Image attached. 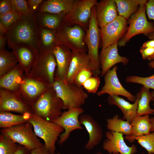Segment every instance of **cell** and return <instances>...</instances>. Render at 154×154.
Instances as JSON below:
<instances>
[{
  "label": "cell",
  "instance_id": "83f0119b",
  "mask_svg": "<svg viewBox=\"0 0 154 154\" xmlns=\"http://www.w3.org/2000/svg\"><path fill=\"white\" fill-rule=\"evenodd\" d=\"M118 15L128 19L138 11L141 5L145 4L146 0H114Z\"/></svg>",
  "mask_w": 154,
  "mask_h": 154
},
{
  "label": "cell",
  "instance_id": "277c9868",
  "mask_svg": "<svg viewBox=\"0 0 154 154\" xmlns=\"http://www.w3.org/2000/svg\"><path fill=\"white\" fill-rule=\"evenodd\" d=\"M29 122L32 125L37 136L43 140L46 149L51 154H55L56 142L60 135L64 132V128L53 122L40 117L32 112Z\"/></svg>",
  "mask_w": 154,
  "mask_h": 154
},
{
  "label": "cell",
  "instance_id": "f35d334b",
  "mask_svg": "<svg viewBox=\"0 0 154 154\" xmlns=\"http://www.w3.org/2000/svg\"><path fill=\"white\" fill-rule=\"evenodd\" d=\"M92 75H94L93 74L91 70L84 69L76 76L73 84L76 86L82 87L84 83Z\"/></svg>",
  "mask_w": 154,
  "mask_h": 154
},
{
  "label": "cell",
  "instance_id": "4316f807",
  "mask_svg": "<svg viewBox=\"0 0 154 154\" xmlns=\"http://www.w3.org/2000/svg\"><path fill=\"white\" fill-rule=\"evenodd\" d=\"M37 40L40 51L52 52L57 44L56 31L45 28L38 27Z\"/></svg>",
  "mask_w": 154,
  "mask_h": 154
},
{
  "label": "cell",
  "instance_id": "d6a6232c",
  "mask_svg": "<svg viewBox=\"0 0 154 154\" xmlns=\"http://www.w3.org/2000/svg\"><path fill=\"white\" fill-rule=\"evenodd\" d=\"M18 64L12 52L6 49L0 50V78L12 70Z\"/></svg>",
  "mask_w": 154,
  "mask_h": 154
},
{
  "label": "cell",
  "instance_id": "6da1fadb",
  "mask_svg": "<svg viewBox=\"0 0 154 154\" xmlns=\"http://www.w3.org/2000/svg\"><path fill=\"white\" fill-rule=\"evenodd\" d=\"M37 31L34 14L21 16L7 31L6 36L8 45H27L38 52L40 50Z\"/></svg>",
  "mask_w": 154,
  "mask_h": 154
},
{
  "label": "cell",
  "instance_id": "816d5d0a",
  "mask_svg": "<svg viewBox=\"0 0 154 154\" xmlns=\"http://www.w3.org/2000/svg\"><path fill=\"white\" fill-rule=\"evenodd\" d=\"M148 65L151 68L154 69V60L150 61Z\"/></svg>",
  "mask_w": 154,
  "mask_h": 154
},
{
  "label": "cell",
  "instance_id": "836d02e7",
  "mask_svg": "<svg viewBox=\"0 0 154 154\" xmlns=\"http://www.w3.org/2000/svg\"><path fill=\"white\" fill-rule=\"evenodd\" d=\"M125 139L131 142L137 140L139 144L147 150L148 154L154 153V132L138 137L126 136Z\"/></svg>",
  "mask_w": 154,
  "mask_h": 154
},
{
  "label": "cell",
  "instance_id": "5bb4252c",
  "mask_svg": "<svg viewBox=\"0 0 154 154\" xmlns=\"http://www.w3.org/2000/svg\"><path fill=\"white\" fill-rule=\"evenodd\" d=\"M31 109L18 93L0 88V112H13L23 115L31 112Z\"/></svg>",
  "mask_w": 154,
  "mask_h": 154
},
{
  "label": "cell",
  "instance_id": "44dd1931",
  "mask_svg": "<svg viewBox=\"0 0 154 154\" xmlns=\"http://www.w3.org/2000/svg\"><path fill=\"white\" fill-rule=\"evenodd\" d=\"M12 50L18 64L24 70L25 75H28L34 61L37 53L34 49L25 45H8Z\"/></svg>",
  "mask_w": 154,
  "mask_h": 154
},
{
  "label": "cell",
  "instance_id": "bcb514c9",
  "mask_svg": "<svg viewBox=\"0 0 154 154\" xmlns=\"http://www.w3.org/2000/svg\"><path fill=\"white\" fill-rule=\"evenodd\" d=\"M31 151L24 146L19 144L18 145L17 150L14 154H31Z\"/></svg>",
  "mask_w": 154,
  "mask_h": 154
},
{
  "label": "cell",
  "instance_id": "ffe728a7",
  "mask_svg": "<svg viewBox=\"0 0 154 154\" xmlns=\"http://www.w3.org/2000/svg\"><path fill=\"white\" fill-rule=\"evenodd\" d=\"M95 7L96 20L100 28L113 21L118 15L114 0H101Z\"/></svg>",
  "mask_w": 154,
  "mask_h": 154
},
{
  "label": "cell",
  "instance_id": "7dc6e473",
  "mask_svg": "<svg viewBox=\"0 0 154 154\" xmlns=\"http://www.w3.org/2000/svg\"><path fill=\"white\" fill-rule=\"evenodd\" d=\"M7 39L6 35L0 34V50L5 49Z\"/></svg>",
  "mask_w": 154,
  "mask_h": 154
},
{
  "label": "cell",
  "instance_id": "2e32d148",
  "mask_svg": "<svg viewBox=\"0 0 154 154\" xmlns=\"http://www.w3.org/2000/svg\"><path fill=\"white\" fill-rule=\"evenodd\" d=\"M121 133L109 131L106 133V139L104 141L102 148L110 154L118 153L120 154H134L137 151L134 145L130 147L124 141Z\"/></svg>",
  "mask_w": 154,
  "mask_h": 154
},
{
  "label": "cell",
  "instance_id": "8fae6325",
  "mask_svg": "<svg viewBox=\"0 0 154 154\" xmlns=\"http://www.w3.org/2000/svg\"><path fill=\"white\" fill-rule=\"evenodd\" d=\"M84 112L81 108H73L62 112L61 115L53 122L62 127L64 131L59 136L57 141L60 145H62L69 138L70 133L76 129H82L79 117Z\"/></svg>",
  "mask_w": 154,
  "mask_h": 154
},
{
  "label": "cell",
  "instance_id": "7c38bea8",
  "mask_svg": "<svg viewBox=\"0 0 154 154\" xmlns=\"http://www.w3.org/2000/svg\"><path fill=\"white\" fill-rule=\"evenodd\" d=\"M127 29L126 19L119 15L113 21L100 28L102 49L118 42Z\"/></svg>",
  "mask_w": 154,
  "mask_h": 154
},
{
  "label": "cell",
  "instance_id": "74e56055",
  "mask_svg": "<svg viewBox=\"0 0 154 154\" xmlns=\"http://www.w3.org/2000/svg\"><path fill=\"white\" fill-rule=\"evenodd\" d=\"M100 82L99 76L94 75L87 79L84 83L82 86L88 92L95 94L97 92Z\"/></svg>",
  "mask_w": 154,
  "mask_h": 154
},
{
  "label": "cell",
  "instance_id": "cb8c5ba5",
  "mask_svg": "<svg viewBox=\"0 0 154 154\" xmlns=\"http://www.w3.org/2000/svg\"><path fill=\"white\" fill-rule=\"evenodd\" d=\"M25 72L18 64L12 70L0 78V88L17 93L24 78Z\"/></svg>",
  "mask_w": 154,
  "mask_h": 154
},
{
  "label": "cell",
  "instance_id": "7a4b0ae2",
  "mask_svg": "<svg viewBox=\"0 0 154 154\" xmlns=\"http://www.w3.org/2000/svg\"><path fill=\"white\" fill-rule=\"evenodd\" d=\"M31 112L53 122L62 114L63 103L52 87H50L31 107Z\"/></svg>",
  "mask_w": 154,
  "mask_h": 154
},
{
  "label": "cell",
  "instance_id": "30bf717a",
  "mask_svg": "<svg viewBox=\"0 0 154 154\" xmlns=\"http://www.w3.org/2000/svg\"><path fill=\"white\" fill-rule=\"evenodd\" d=\"M146 11V4L141 5L137 12L131 16L127 31L118 42L119 47L124 46L136 35L142 34L146 35L154 32V26L148 21Z\"/></svg>",
  "mask_w": 154,
  "mask_h": 154
},
{
  "label": "cell",
  "instance_id": "f5cc1de1",
  "mask_svg": "<svg viewBox=\"0 0 154 154\" xmlns=\"http://www.w3.org/2000/svg\"><path fill=\"white\" fill-rule=\"evenodd\" d=\"M95 154H103L102 153H100V152H98V153H96Z\"/></svg>",
  "mask_w": 154,
  "mask_h": 154
},
{
  "label": "cell",
  "instance_id": "603a6c76",
  "mask_svg": "<svg viewBox=\"0 0 154 154\" xmlns=\"http://www.w3.org/2000/svg\"><path fill=\"white\" fill-rule=\"evenodd\" d=\"M139 91L137 93L136 98L133 104H131L123 98L116 95L109 96L108 98V104L117 106L123 114V119L131 123L133 119L137 116V111L139 100L141 97Z\"/></svg>",
  "mask_w": 154,
  "mask_h": 154
},
{
  "label": "cell",
  "instance_id": "c3c4849f",
  "mask_svg": "<svg viewBox=\"0 0 154 154\" xmlns=\"http://www.w3.org/2000/svg\"><path fill=\"white\" fill-rule=\"evenodd\" d=\"M141 47L154 48V40H150L145 42L143 44Z\"/></svg>",
  "mask_w": 154,
  "mask_h": 154
},
{
  "label": "cell",
  "instance_id": "ac0fdd59",
  "mask_svg": "<svg viewBox=\"0 0 154 154\" xmlns=\"http://www.w3.org/2000/svg\"><path fill=\"white\" fill-rule=\"evenodd\" d=\"M79 120L80 124L85 127L89 135L85 147L88 150H91L100 143L102 138V128L98 122L89 115L82 114L80 116Z\"/></svg>",
  "mask_w": 154,
  "mask_h": 154
},
{
  "label": "cell",
  "instance_id": "9f6ffc18",
  "mask_svg": "<svg viewBox=\"0 0 154 154\" xmlns=\"http://www.w3.org/2000/svg\"><path fill=\"white\" fill-rule=\"evenodd\" d=\"M154 154V153H151V154Z\"/></svg>",
  "mask_w": 154,
  "mask_h": 154
},
{
  "label": "cell",
  "instance_id": "681fc988",
  "mask_svg": "<svg viewBox=\"0 0 154 154\" xmlns=\"http://www.w3.org/2000/svg\"><path fill=\"white\" fill-rule=\"evenodd\" d=\"M150 40H154V32L146 35ZM148 60L151 61L154 60V55L150 58Z\"/></svg>",
  "mask_w": 154,
  "mask_h": 154
},
{
  "label": "cell",
  "instance_id": "11a10c76",
  "mask_svg": "<svg viewBox=\"0 0 154 154\" xmlns=\"http://www.w3.org/2000/svg\"><path fill=\"white\" fill-rule=\"evenodd\" d=\"M153 105L154 106V100H153Z\"/></svg>",
  "mask_w": 154,
  "mask_h": 154
},
{
  "label": "cell",
  "instance_id": "60d3db41",
  "mask_svg": "<svg viewBox=\"0 0 154 154\" xmlns=\"http://www.w3.org/2000/svg\"><path fill=\"white\" fill-rule=\"evenodd\" d=\"M13 8L11 0H0V16L9 12Z\"/></svg>",
  "mask_w": 154,
  "mask_h": 154
},
{
  "label": "cell",
  "instance_id": "f1b7e54d",
  "mask_svg": "<svg viewBox=\"0 0 154 154\" xmlns=\"http://www.w3.org/2000/svg\"><path fill=\"white\" fill-rule=\"evenodd\" d=\"M31 113L27 112L23 115H17L10 112H0V128H8L28 122Z\"/></svg>",
  "mask_w": 154,
  "mask_h": 154
},
{
  "label": "cell",
  "instance_id": "484cf974",
  "mask_svg": "<svg viewBox=\"0 0 154 154\" xmlns=\"http://www.w3.org/2000/svg\"><path fill=\"white\" fill-rule=\"evenodd\" d=\"M75 0H43L39 5L37 11L57 14L62 12L66 13L70 10Z\"/></svg>",
  "mask_w": 154,
  "mask_h": 154
},
{
  "label": "cell",
  "instance_id": "1f68e13d",
  "mask_svg": "<svg viewBox=\"0 0 154 154\" xmlns=\"http://www.w3.org/2000/svg\"><path fill=\"white\" fill-rule=\"evenodd\" d=\"M106 121L107 128L109 131L121 133L126 136L131 135L132 127L130 123L119 118L118 115L108 119Z\"/></svg>",
  "mask_w": 154,
  "mask_h": 154
},
{
  "label": "cell",
  "instance_id": "7402d4cb",
  "mask_svg": "<svg viewBox=\"0 0 154 154\" xmlns=\"http://www.w3.org/2000/svg\"><path fill=\"white\" fill-rule=\"evenodd\" d=\"M84 68L92 71L88 54L84 52L72 51V58L66 78V83L73 84L76 75Z\"/></svg>",
  "mask_w": 154,
  "mask_h": 154
},
{
  "label": "cell",
  "instance_id": "8d00e7d4",
  "mask_svg": "<svg viewBox=\"0 0 154 154\" xmlns=\"http://www.w3.org/2000/svg\"><path fill=\"white\" fill-rule=\"evenodd\" d=\"M125 81L127 83L140 84L147 88L154 90V74L145 77L135 76H128L125 78Z\"/></svg>",
  "mask_w": 154,
  "mask_h": 154
},
{
  "label": "cell",
  "instance_id": "db71d44e",
  "mask_svg": "<svg viewBox=\"0 0 154 154\" xmlns=\"http://www.w3.org/2000/svg\"><path fill=\"white\" fill-rule=\"evenodd\" d=\"M111 154H120L118 153H113Z\"/></svg>",
  "mask_w": 154,
  "mask_h": 154
},
{
  "label": "cell",
  "instance_id": "f6af8a7d",
  "mask_svg": "<svg viewBox=\"0 0 154 154\" xmlns=\"http://www.w3.org/2000/svg\"><path fill=\"white\" fill-rule=\"evenodd\" d=\"M31 154H51V153L46 149L44 144L42 147L32 150ZM55 154H61L60 153H57Z\"/></svg>",
  "mask_w": 154,
  "mask_h": 154
},
{
  "label": "cell",
  "instance_id": "ee69618b",
  "mask_svg": "<svg viewBox=\"0 0 154 154\" xmlns=\"http://www.w3.org/2000/svg\"><path fill=\"white\" fill-rule=\"evenodd\" d=\"M140 52L143 59L148 60L154 55V48H143L141 47Z\"/></svg>",
  "mask_w": 154,
  "mask_h": 154
},
{
  "label": "cell",
  "instance_id": "ab89813d",
  "mask_svg": "<svg viewBox=\"0 0 154 154\" xmlns=\"http://www.w3.org/2000/svg\"><path fill=\"white\" fill-rule=\"evenodd\" d=\"M11 0L13 6L21 16L33 14L29 8L27 1L25 0Z\"/></svg>",
  "mask_w": 154,
  "mask_h": 154
},
{
  "label": "cell",
  "instance_id": "4dcf8cb0",
  "mask_svg": "<svg viewBox=\"0 0 154 154\" xmlns=\"http://www.w3.org/2000/svg\"><path fill=\"white\" fill-rule=\"evenodd\" d=\"M140 91L141 97L139 100L137 111V116L154 115V109L151 108L150 103L154 100V91L142 86Z\"/></svg>",
  "mask_w": 154,
  "mask_h": 154
},
{
  "label": "cell",
  "instance_id": "d6986e66",
  "mask_svg": "<svg viewBox=\"0 0 154 154\" xmlns=\"http://www.w3.org/2000/svg\"><path fill=\"white\" fill-rule=\"evenodd\" d=\"M52 52L57 63L55 77L66 83V78L72 58V51L65 45L58 44Z\"/></svg>",
  "mask_w": 154,
  "mask_h": 154
},
{
  "label": "cell",
  "instance_id": "5b68a950",
  "mask_svg": "<svg viewBox=\"0 0 154 154\" xmlns=\"http://www.w3.org/2000/svg\"><path fill=\"white\" fill-rule=\"evenodd\" d=\"M96 15L95 6L92 9V14L84 41L88 48V53L94 75H101L98 50L100 38V29Z\"/></svg>",
  "mask_w": 154,
  "mask_h": 154
},
{
  "label": "cell",
  "instance_id": "7bdbcfd3",
  "mask_svg": "<svg viewBox=\"0 0 154 154\" xmlns=\"http://www.w3.org/2000/svg\"><path fill=\"white\" fill-rule=\"evenodd\" d=\"M43 0H28L27 1L29 9L33 14L37 11L38 8Z\"/></svg>",
  "mask_w": 154,
  "mask_h": 154
},
{
  "label": "cell",
  "instance_id": "3957f363",
  "mask_svg": "<svg viewBox=\"0 0 154 154\" xmlns=\"http://www.w3.org/2000/svg\"><path fill=\"white\" fill-rule=\"evenodd\" d=\"M56 67V58L52 52H44L40 51L37 53L32 68L27 76L52 87Z\"/></svg>",
  "mask_w": 154,
  "mask_h": 154
},
{
  "label": "cell",
  "instance_id": "e0dca14e",
  "mask_svg": "<svg viewBox=\"0 0 154 154\" xmlns=\"http://www.w3.org/2000/svg\"><path fill=\"white\" fill-rule=\"evenodd\" d=\"M118 42L102 49L99 54L101 76H104L106 72L116 64L121 63L126 65L129 60L126 57L120 56L118 51Z\"/></svg>",
  "mask_w": 154,
  "mask_h": 154
},
{
  "label": "cell",
  "instance_id": "4fadbf2b",
  "mask_svg": "<svg viewBox=\"0 0 154 154\" xmlns=\"http://www.w3.org/2000/svg\"><path fill=\"white\" fill-rule=\"evenodd\" d=\"M117 66L108 71L104 75V84L101 89L97 92V94L100 96L107 94L109 96H121L126 97L129 100L134 102L136 96L125 89L120 83L118 78Z\"/></svg>",
  "mask_w": 154,
  "mask_h": 154
},
{
  "label": "cell",
  "instance_id": "f546056e",
  "mask_svg": "<svg viewBox=\"0 0 154 154\" xmlns=\"http://www.w3.org/2000/svg\"><path fill=\"white\" fill-rule=\"evenodd\" d=\"M132 127L131 135L138 137L149 134L152 127L149 115L137 116L130 123Z\"/></svg>",
  "mask_w": 154,
  "mask_h": 154
},
{
  "label": "cell",
  "instance_id": "d4e9b609",
  "mask_svg": "<svg viewBox=\"0 0 154 154\" xmlns=\"http://www.w3.org/2000/svg\"><path fill=\"white\" fill-rule=\"evenodd\" d=\"M66 14L65 12L54 14L37 11L34 15L38 27L56 31L63 25Z\"/></svg>",
  "mask_w": 154,
  "mask_h": 154
},
{
  "label": "cell",
  "instance_id": "f907efd6",
  "mask_svg": "<svg viewBox=\"0 0 154 154\" xmlns=\"http://www.w3.org/2000/svg\"><path fill=\"white\" fill-rule=\"evenodd\" d=\"M150 120L152 124V127L151 130V132H154V117L150 118Z\"/></svg>",
  "mask_w": 154,
  "mask_h": 154
},
{
  "label": "cell",
  "instance_id": "9c48e42d",
  "mask_svg": "<svg viewBox=\"0 0 154 154\" xmlns=\"http://www.w3.org/2000/svg\"><path fill=\"white\" fill-rule=\"evenodd\" d=\"M97 2V0H75L70 10L66 14L64 23L70 26L78 25L86 31L92 8Z\"/></svg>",
  "mask_w": 154,
  "mask_h": 154
},
{
  "label": "cell",
  "instance_id": "d590c367",
  "mask_svg": "<svg viewBox=\"0 0 154 154\" xmlns=\"http://www.w3.org/2000/svg\"><path fill=\"white\" fill-rule=\"evenodd\" d=\"M17 145L11 139L1 134L0 135V154H14Z\"/></svg>",
  "mask_w": 154,
  "mask_h": 154
},
{
  "label": "cell",
  "instance_id": "b9f144b4",
  "mask_svg": "<svg viewBox=\"0 0 154 154\" xmlns=\"http://www.w3.org/2000/svg\"><path fill=\"white\" fill-rule=\"evenodd\" d=\"M146 11L149 20L154 21V0H149L146 4Z\"/></svg>",
  "mask_w": 154,
  "mask_h": 154
},
{
  "label": "cell",
  "instance_id": "ba28073f",
  "mask_svg": "<svg viewBox=\"0 0 154 154\" xmlns=\"http://www.w3.org/2000/svg\"><path fill=\"white\" fill-rule=\"evenodd\" d=\"M85 35L80 26H70L63 23L56 31V43L66 46L73 52H86L88 48L84 41Z\"/></svg>",
  "mask_w": 154,
  "mask_h": 154
},
{
  "label": "cell",
  "instance_id": "8992f818",
  "mask_svg": "<svg viewBox=\"0 0 154 154\" xmlns=\"http://www.w3.org/2000/svg\"><path fill=\"white\" fill-rule=\"evenodd\" d=\"M52 87L62 100L64 110L81 108L88 97L82 87L67 84L55 77Z\"/></svg>",
  "mask_w": 154,
  "mask_h": 154
},
{
  "label": "cell",
  "instance_id": "52a82bcc",
  "mask_svg": "<svg viewBox=\"0 0 154 154\" xmlns=\"http://www.w3.org/2000/svg\"><path fill=\"white\" fill-rule=\"evenodd\" d=\"M33 125L29 122L24 123L6 128L1 129V134L32 151L44 145L38 138Z\"/></svg>",
  "mask_w": 154,
  "mask_h": 154
},
{
  "label": "cell",
  "instance_id": "9a60e30c",
  "mask_svg": "<svg viewBox=\"0 0 154 154\" xmlns=\"http://www.w3.org/2000/svg\"><path fill=\"white\" fill-rule=\"evenodd\" d=\"M50 87L25 74L18 94L31 107Z\"/></svg>",
  "mask_w": 154,
  "mask_h": 154
},
{
  "label": "cell",
  "instance_id": "e575fe53",
  "mask_svg": "<svg viewBox=\"0 0 154 154\" xmlns=\"http://www.w3.org/2000/svg\"><path fill=\"white\" fill-rule=\"evenodd\" d=\"M21 17L13 5V8L9 12L0 16V25L8 30Z\"/></svg>",
  "mask_w": 154,
  "mask_h": 154
}]
</instances>
